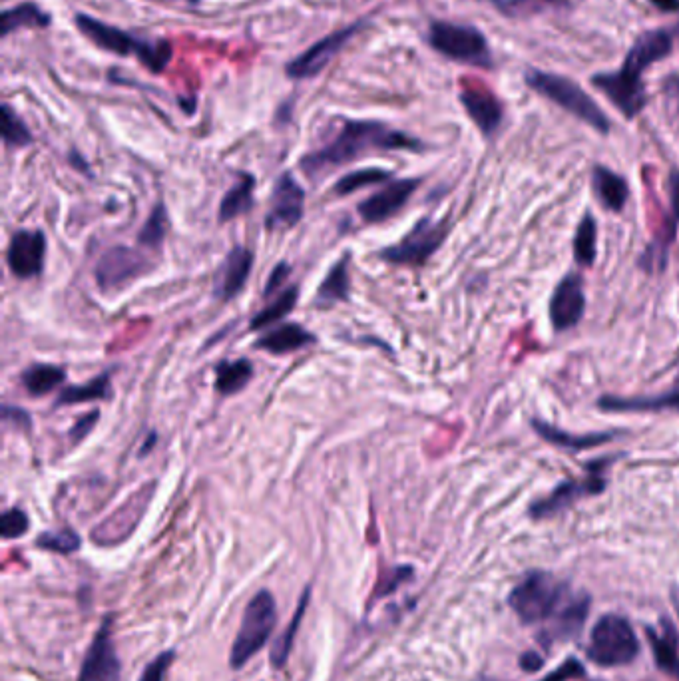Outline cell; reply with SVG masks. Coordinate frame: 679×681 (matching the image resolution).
<instances>
[{
    "instance_id": "6da1fadb",
    "label": "cell",
    "mask_w": 679,
    "mask_h": 681,
    "mask_svg": "<svg viewBox=\"0 0 679 681\" xmlns=\"http://www.w3.org/2000/svg\"><path fill=\"white\" fill-rule=\"evenodd\" d=\"M676 32L672 28H654L642 32L630 46L624 64L612 72H598L590 84L598 88L626 120H634L648 104V92L642 74L656 62L674 52Z\"/></svg>"
},
{
    "instance_id": "7a4b0ae2",
    "label": "cell",
    "mask_w": 679,
    "mask_h": 681,
    "mask_svg": "<svg viewBox=\"0 0 679 681\" xmlns=\"http://www.w3.org/2000/svg\"><path fill=\"white\" fill-rule=\"evenodd\" d=\"M375 150L423 152L425 144L419 138H413L401 130H393L391 126L377 120H345L339 134L327 146L303 156L299 164L309 176H317Z\"/></svg>"
},
{
    "instance_id": "3957f363",
    "label": "cell",
    "mask_w": 679,
    "mask_h": 681,
    "mask_svg": "<svg viewBox=\"0 0 679 681\" xmlns=\"http://www.w3.org/2000/svg\"><path fill=\"white\" fill-rule=\"evenodd\" d=\"M74 26L96 48L122 58L132 56L152 74L164 72L174 56V48L166 38L138 36L134 32L106 24L86 12L74 14Z\"/></svg>"
},
{
    "instance_id": "277c9868",
    "label": "cell",
    "mask_w": 679,
    "mask_h": 681,
    "mask_svg": "<svg viewBox=\"0 0 679 681\" xmlns=\"http://www.w3.org/2000/svg\"><path fill=\"white\" fill-rule=\"evenodd\" d=\"M524 84L534 90L536 94L544 96L546 100L554 102L574 118L582 120L590 128H594L600 134H610L612 124L606 112L598 106V102L584 92L580 84H576L572 78L556 74V72H546L538 68H526L524 72Z\"/></svg>"
},
{
    "instance_id": "5b68a950",
    "label": "cell",
    "mask_w": 679,
    "mask_h": 681,
    "mask_svg": "<svg viewBox=\"0 0 679 681\" xmlns=\"http://www.w3.org/2000/svg\"><path fill=\"white\" fill-rule=\"evenodd\" d=\"M427 42L435 52L454 62L470 64L484 70L494 68V56L490 52L488 38L476 26L449 20H433L429 24Z\"/></svg>"
},
{
    "instance_id": "8992f818",
    "label": "cell",
    "mask_w": 679,
    "mask_h": 681,
    "mask_svg": "<svg viewBox=\"0 0 679 681\" xmlns=\"http://www.w3.org/2000/svg\"><path fill=\"white\" fill-rule=\"evenodd\" d=\"M277 620L275 600L267 590H261L251 598L243 612L241 628L231 646L229 664L239 670L251 656H255L269 640Z\"/></svg>"
},
{
    "instance_id": "52a82bcc",
    "label": "cell",
    "mask_w": 679,
    "mask_h": 681,
    "mask_svg": "<svg viewBox=\"0 0 679 681\" xmlns=\"http://www.w3.org/2000/svg\"><path fill=\"white\" fill-rule=\"evenodd\" d=\"M640 652L632 626L620 616H604L592 630L588 656L592 662L614 668L630 664Z\"/></svg>"
},
{
    "instance_id": "ba28073f",
    "label": "cell",
    "mask_w": 679,
    "mask_h": 681,
    "mask_svg": "<svg viewBox=\"0 0 679 681\" xmlns=\"http://www.w3.org/2000/svg\"><path fill=\"white\" fill-rule=\"evenodd\" d=\"M620 456H606L598 458L588 464V474L584 478H574V480H564L560 482L548 496L536 500L530 506V516L532 518H548L564 508H570L576 500L586 498V496H596L606 490V468H610L612 462H616Z\"/></svg>"
},
{
    "instance_id": "9c48e42d",
    "label": "cell",
    "mask_w": 679,
    "mask_h": 681,
    "mask_svg": "<svg viewBox=\"0 0 679 681\" xmlns=\"http://www.w3.org/2000/svg\"><path fill=\"white\" fill-rule=\"evenodd\" d=\"M367 24L369 20L361 18L323 36L321 40L311 44L307 50L297 54L293 60H289L285 64V74L291 80H311L319 76L331 64V60L347 46V42L355 38L361 30H365Z\"/></svg>"
},
{
    "instance_id": "30bf717a",
    "label": "cell",
    "mask_w": 679,
    "mask_h": 681,
    "mask_svg": "<svg viewBox=\"0 0 679 681\" xmlns=\"http://www.w3.org/2000/svg\"><path fill=\"white\" fill-rule=\"evenodd\" d=\"M562 594L564 588L554 576L532 572L512 590L510 606L524 622H540L556 610Z\"/></svg>"
},
{
    "instance_id": "8fae6325",
    "label": "cell",
    "mask_w": 679,
    "mask_h": 681,
    "mask_svg": "<svg viewBox=\"0 0 679 681\" xmlns=\"http://www.w3.org/2000/svg\"><path fill=\"white\" fill-rule=\"evenodd\" d=\"M449 235L447 220H421L395 245L381 251V259L395 265H423Z\"/></svg>"
},
{
    "instance_id": "7c38bea8",
    "label": "cell",
    "mask_w": 679,
    "mask_h": 681,
    "mask_svg": "<svg viewBox=\"0 0 679 681\" xmlns=\"http://www.w3.org/2000/svg\"><path fill=\"white\" fill-rule=\"evenodd\" d=\"M150 269L148 257L132 247H112L108 249L96 265V281L102 291H114L126 283L142 277Z\"/></svg>"
},
{
    "instance_id": "4fadbf2b",
    "label": "cell",
    "mask_w": 679,
    "mask_h": 681,
    "mask_svg": "<svg viewBox=\"0 0 679 681\" xmlns=\"http://www.w3.org/2000/svg\"><path fill=\"white\" fill-rule=\"evenodd\" d=\"M586 309V293L584 281L578 273H568L556 285L552 299H550V321L554 331H568L574 329Z\"/></svg>"
},
{
    "instance_id": "5bb4252c",
    "label": "cell",
    "mask_w": 679,
    "mask_h": 681,
    "mask_svg": "<svg viewBox=\"0 0 679 681\" xmlns=\"http://www.w3.org/2000/svg\"><path fill=\"white\" fill-rule=\"evenodd\" d=\"M305 208V192L297 184V180L285 172L275 182L271 194V210L265 218L267 229H289L295 227L303 218Z\"/></svg>"
},
{
    "instance_id": "9a60e30c",
    "label": "cell",
    "mask_w": 679,
    "mask_h": 681,
    "mask_svg": "<svg viewBox=\"0 0 679 681\" xmlns=\"http://www.w3.org/2000/svg\"><path fill=\"white\" fill-rule=\"evenodd\" d=\"M46 239L42 231H16L8 243L6 261L10 271L20 279L36 277L44 267Z\"/></svg>"
},
{
    "instance_id": "2e32d148",
    "label": "cell",
    "mask_w": 679,
    "mask_h": 681,
    "mask_svg": "<svg viewBox=\"0 0 679 681\" xmlns=\"http://www.w3.org/2000/svg\"><path fill=\"white\" fill-rule=\"evenodd\" d=\"M120 680V660L112 642V622L110 618L102 624L96 638L92 640L88 654L82 664L78 681H118Z\"/></svg>"
},
{
    "instance_id": "e0dca14e",
    "label": "cell",
    "mask_w": 679,
    "mask_h": 681,
    "mask_svg": "<svg viewBox=\"0 0 679 681\" xmlns=\"http://www.w3.org/2000/svg\"><path fill=\"white\" fill-rule=\"evenodd\" d=\"M419 184L421 180H413V178L389 182L381 192L373 194L369 200L359 204V216L367 224H381L393 218L405 208V204L415 194Z\"/></svg>"
},
{
    "instance_id": "ac0fdd59",
    "label": "cell",
    "mask_w": 679,
    "mask_h": 681,
    "mask_svg": "<svg viewBox=\"0 0 679 681\" xmlns=\"http://www.w3.org/2000/svg\"><path fill=\"white\" fill-rule=\"evenodd\" d=\"M152 486L142 488L132 500H128L122 508H118L108 520H104L94 532L92 538L98 544H116L122 542L126 536L132 534V530L138 526L142 514L146 512V506L152 496Z\"/></svg>"
},
{
    "instance_id": "d6986e66",
    "label": "cell",
    "mask_w": 679,
    "mask_h": 681,
    "mask_svg": "<svg viewBox=\"0 0 679 681\" xmlns=\"http://www.w3.org/2000/svg\"><path fill=\"white\" fill-rule=\"evenodd\" d=\"M458 98H460V104L464 106L468 118L482 132V136L490 138L498 132L502 118H504V108H502L500 100L490 90L466 84L460 90Z\"/></svg>"
},
{
    "instance_id": "ffe728a7",
    "label": "cell",
    "mask_w": 679,
    "mask_h": 681,
    "mask_svg": "<svg viewBox=\"0 0 679 681\" xmlns=\"http://www.w3.org/2000/svg\"><path fill=\"white\" fill-rule=\"evenodd\" d=\"M596 407L604 413H666L679 411V375L670 387V391L662 395L648 397H614L606 395L598 399Z\"/></svg>"
},
{
    "instance_id": "44dd1931",
    "label": "cell",
    "mask_w": 679,
    "mask_h": 681,
    "mask_svg": "<svg viewBox=\"0 0 679 681\" xmlns=\"http://www.w3.org/2000/svg\"><path fill=\"white\" fill-rule=\"evenodd\" d=\"M668 190H670V206H672V212H670V220H668V226L666 229H662L660 237L648 247V251L642 255V267L650 273H658V271H664L666 269V263H668V251H670V245L676 237V231H678L679 226V170H672L670 172V178H668Z\"/></svg>"
},
{
    "instance_id": "7402d4cb",
    "label": "cell",
    "mask_w": 679,
    "mask_h": 681,
    "mask_svg": "<svg viewBox=\"0 0 679 681\" xmlns=\"http://www.w3.org/2000/svg\"><path fill=\"white\" fill-rule=\"evenodd\" d=\"M530 425L546 443H550L558 449H566V451H588V449L604 447L618 437V433H614V431L590 433V435H572V433H566V431H562V429H558L550 423H544L542 419H532Z\"/></svg>"
},
{
    "instance_id": "603a6c76",
    "label": "cell",
    "mask_w": 679,
    "mask_h": 681,
    "mask_svg": "<svg viewBox=\"0 0 679 681\" xmlns=\"http://www.w3.org/2000/svg\"><path fill=\"white\" fill-rule=\"evenodd\" d=\"M253 265V253L245 249L243 245H235L224 261L220 281L216 285V295L218 299L229 301L233 299L245 285L249 271Z\"/></svg>"
},
{
    "instance_id": "cb8c5ba5",
    "label": "cell",
    "mask_w": 679,
    "mask_h": 681,
    "mask_svg": "<svg viewBox=\"0 0 679 681\" xmlns=\"http://www.w3.org/2000/svg\"><path fill=\"white\" fill-rule=\"evenodd\" d=\"M592 188L598 202L610 212H622L630 200L628 182L606 166H594Z\"/></svg>"
},
{
    "instance_id": "d4e9b609",
    "label": "cell",
    "mask_w": 679,
    "mask_h": 681,
    "mask_svg": "<svg viewBox=\"0 0 679 681\" xmlns=\"http://www.w3.org/2000/svg\"><path fill=\"white\" fill-rule=\"evenodd\" d=\"M315 341H317L315 335H311L301 325L285 323V325H279V327L267 331L263 337H259L253 343V347L267 351V353H273V355H285V353L297 351L301 347L313 345Z\"/></svg>"
},
{
    "instance_id": "484cf974",
    "label": "cell",
    "mask_w": 679,
    "mask_h": 681,
    "mask_svg": "<svg viewBox=\"0 0 679 681\" xmlns=\"http://www.w3.org/2000/svg\"><path fill=\"white\" fill-rule=\"evenodd\" d=\"M52 24L50 12L42 10L36 2H20L6 10H2L0 20V38L10 36L20 28H48Z\"/></svg>"
},
{
    "instance_id": "4316f807",
    "label": "cell",
    "mask_w": 679,
    "mask_h": 681,
    "mask_svg": "<svg viewBox=\"0 0 679 681\" xmlns=\"http://www.w3.org/2000/svg\"><path fill=\"white\" fill-rule=\"evenodd\" d=\"M347 259L349 255H343L327 273L321 287L317 289L315 303L323 309L347 301L349 299V271H347Z\"/></svg>"
},
{
    "instance_id": "83f0119b",
    "label": "cell",
    "mask_w": 679,
    "mask_h": 681,
    "mask_svg": "<svg viewBox=\"0 0 679 681\" xmlns=\"http://www.w3.org/2000/svg\"><path fill=\"white\" fill-rule=\"evenodd\" d=\"M253 190H255V178L247 172H241L237 184L227 192L220 204L222 224L235 220L237 216H243L245 212L253 208Z\"/></svg>"
},
{
    "instance_id": "f1b7e54d",
    "label": "cell",
    "mask_w": 679,
    "mask_h": 681,
    "mask_svg": "<svg viewBox=\"0 0 679 681\" xmlns=\"http://www.w3.org/2000/svg\"><path fill=\"white\" fill-rule=\"evenodd\" d=\"M253 377V365L247 359L222 361L216 367V389L220 395L229 397L239 393Z\"/></svg>"
},
{
    "instance_id": "f546056e",
    "label": "cell",
    "mask_w": 679,
    "mask_h": 681,
    "mask_svg": "<svg viewBox=\"0 0 679 681\" xmlns=\"http://www.w3.org/2000/svg\"><path fill=\"white\" fill-rule=\"evenodd\" d=\"M66 373L54 365H32L22 373V385L32 397H42L60 387Z\"/></svg>"
},
{
    "instance_id": "4dcf8cb0",
    "label": "cell",
    "mask_w": 679,
    "mask_h": 681,
    "mask_svg": "<svg viewBox=\"0 0 679 681\" xmlns=\"http://www.w3.org/2000/svg\"><path fill=\"white\" fill-rule=\"evenodd\" d=\"M482 2H488L508 18H526L546 10H564L570 6V0H482Z\"/></svg>"
},
{
    "instance_id": "1f68e13d",
    "label": "cell",
    "mask_w": 679,
    "mask_h": 681,
    "mask_svg": "<svg viewBox=\"0 0 679 681\" xmlns=\"http://www.w3.org/2000/svg\"><path fill=\"white\" fill-rule=\"evenodd\" d=\"M106 399H110V373L108 371L100 375L98 379H92L86 385L64 389L54 405L62 407V405H78V403H88V401H106Z\"/></svg>"
},
{
    "instance_id": "d6a6232c",
    "label": "cell",
    "mask_w": 679,
    "mask_h": 681,
    "mask_svg": "<svg viewBox=\"0 0 679 681\" xmlns=\"http://www.w3.org/2000/svg\"><path fill=\"white\" fill-rule=\"evenodd\" d=\"M596 237L598 227L590 214H586L576 227L574 235V259L582 267H590L596 259Z\"/></svg>"
},
{
    "instance_id": "836d02e7",
    "label": "cell",
    "mask_w": 679,
    "mask_h": 681,
    "mask_svg": "<svg viewBox=\"0 0 679 681\" xmlns=\"http://www.w3.org/2000/svg\"><path fill=\"white\" fill-rule=\"evenodd\" d=\"M297 297H299V287L297 285H291L287 287L271 305H267L259 315H255L251 319V325L249 329H263L267 325H273L275 321H279L281 317L289 315L297 303Z\"/></svg>"
},
{
    "instance_id": "e575fe53",
    "label": "cell",
    "mask_w": 679,
    "mask_h": 681,
    "mask_svg": "<svg viewBox=\"0 0 679 681\" xmlns=\"http://www.w3.org/2000/svg\"><path fill=\"white\" fill-rule=\"evenodd\" d=\"M2 140L6 148H26L32 144V132L24 120L12 110L10 104H2Z\"/></svg>"
},
{
    "instance_id": "d590c367",
    "label": "cell",
    "mask_w": 679,
    "mask_h": 681,
    "mask_svg": "<svg viewBox=\"0 0 679 681\" xmlns=\"http://www.w3.org/2000/svg\"><path fill=\"white\" fill-rule=\"evenodd\" d=\"M391 180V172L387 170H381V168H367V170H357V172H351L347 176H343L337 186H335V194L337 196H347V194H353L361 188H367V186H375V184H383V182H389Z\"/></svg>"
},
{
    "instance_id": "8d00e7d4",
    "label": "cell",
    "mask_w": 679,
    "mask_h": 681,
    "mask_svg": "<svg viewBox=\"0 0 679 681\" xmlns=\"http://www.w3.org/2000/svg\"><path fill=\"white\" fill-rule=\"evenodd\" d=\"M168 212H166V206L160 202L154 212L150 214V218L146 220V224L142 227L140 235H138V241L140 245H146L150 249H158L164 239H166V233H168Z\"/></svg>"
},
{
    "instance_id": "74e56055",
    "label": "cell",
    "mask_w": 679,
    "mask_h": 681,
    "mask_svg": "<svg viewBox=\"0 0 679 681\" xmlns=\"http://www.w3.org/2000/svg\"><path fill=\"white\" fill-rule=\"evenodd\" d=\"M307 602H309V590H307L305 596L301 598L299 608H297V612H295V616H293L289 628L283 632V636H281V638L275 642V646H273L271 662H273V666H275L277 670L283 668V664H285L287 658H289V652H291V646H293V640H295V632H297V628H299V624H301V618H303V614H305V610H307Z\"/></svg>"
},
{
    "instance_id": "f35d334b",
    "label": "cell",
    "mask_w": 679,
    "mask_h": 681,
    "mask_svg": "<svg viewBox=\"0 0 679 681\" xmlns=\"http://www.w3.org/2000/svg\"><path fill=\"white\" fill-rule=\"evenodd\" d=\"M36 544L44 550L58 552V554H70L80 548V538L72 530H58V532H44L38 536Z\"/></svg>"
},
{
    "instance_id": "ab89813d",
    "label": "cell",
    "mask_w": 679,
    "mask_h": 681,
    "mask_svg": "<svg viewBox=\"0 0 679 681\" xmlns=\"http://www.w3.org/2000/svg\"><path fill=\"white\" fill-rule=\"evenodd\" d=\"M650 640H652V648H654V656H656L658 666L664 672H670L674 676H679V660L674 646L668 644L662 636H656V634H652Z\"/></svg>"
},
{
    "instance_id": "60d3db41",
    "label": "cell",
    "mask_w": 679,
    "mask_h": 681,
    "mask_svg": "<svg viewBox=\"0 0 679 681\" xmlns=\"http://www.w3.org/2000/svg\"><path fill=\"white\" fill-rule=\"evenodd\" d=\"M28 530V516L20 508L6 510L0 520V532L2 538H18Z\"/></svg>"
},
{
    "instance_id": "b9f144b4",
    "label": "cell",
    "mask_w": 679,
    "mask_h": 681,
    "mask_svg": "<svg viewBox=\"0 0 679 681\" xmlns=\"http://www.w3.org/2000/svg\"><path fill=\"white\" fill-rule=\"evenodd\" d=\"M174 658H176V654H174V650H170V652H164L162 656H158L148 668H146V672L142 674V678H140V681H164V678H166V674H168V668H170V664L174 662Z\"/></svg>"
},
{
    "instance_id": "7bdbcfd3",
    "label": "cell",
    "mask_w": 679,
    "mask_h": 681,
    "mask_svg": "<svg viewBox=\"0 0 679 681\" xmlns=\"http://www.w3.org/2000/svg\"><path fill=\"white\" fill-rule=\"evenodd\" d=\"M98 417H100V413H98V411H92V413L84 415L82 419H78V423L70 429V439H72V443L84 441V439L90 435V431L96 427Z\"/></svg>"
},
{
    "instance_id": "ee69618b",
    "label": "cell",
    "mask_w": 679,
    "mask_h": 681,
    "mask_svg": "<svg viewBox=\"0 0 679 681\" xmlns=\"http://www.w3.org/2000/svg\"><path fill=\"white\" fill-rule=\"evenodd\" d=\"M2 421L6 425H14L18 429H30L32 427V419L26 411L18 409V407H10V405H2Z\"/></svg>"
},
{
    "instance_id": "f6af8a7d",
    "label": "cell",
    "mask_w": 679,
    "mask_h": 681,
    "mask_svg": "<svg viewBox=\"0 0 679 681\" xmlns=\"http://www.w3.org/2000/svg\"><path fill=\"white\" fill-rule=\"evenodd\" d=\"M291 273V267L285 263V261H281V263H277L275 265V269L271 271V275H269V281H267V285H265V289H263V295L265 297H269L271 293H275L277 291V287L287 279V275Z\"/></svg>"
},
{
    "instance_id": "bcb514c9",
    "label": "cell",
    "mask_w": 679,
    "mask_h": 681,
    "mask_svg": "<svg viewBox=\"0 0 679 681\" xmlns=\"http://www.w3.org/2000/svg\"><path fill=\"white\" fill-rule=\"evenodd\" d=\"M580 674H584L582 668H580V664H578V662H568V664H564L556 674H552L550 678H546L544 681H566L570 680V678H576V676H580Z\"/></svg>"
},
{
    "instance_id": "7dc6e473",
    "label": "cell",
    "mask_w": 679,
    "mask_h": 681,
    "mask_svg": "<svg viewBox=\"0 0 679 681\" xmlns=\"http://www.w3.org/2000/svg\"><path fill=\"white\" fill-rule=\"evenodd\" d=\"M652 6H656L660 12L679 14V0H648Z\"/></svg>"
},
{
    "instance_id": "c3c4849f",
    "label": "cell",
    "mask_w": 679,
    "mask_h": 681,
    "mask_svg": "<svg viewBox=\"0 0 679 681\" xmlns=\"http://www.w3.org/2000/svg\"><path fill=\"white\" fill-rule=\"evenodd\" d=\"M520 664H522V668H524L526 672H536V670H540L542 660H540L534 652H530V654H524V656H522Z\"/></svg>"
},
{
    "instance_id": "681fc988",
    "label": "cell",
    "mask_w": 679,
    "mask_h": 681,
    "mask_svg": "<svg viewBox=\"0 0 679 681\" xmlns=\"http://www.w3.org/2000/svg\"><path fill=\"white\" fill-rule=\"evenodd\" d=\"M68 160H70V164H72L76 170H82L84 174H88V164L84 162V158H82V156H80L76 150H72V152H70Z\"/></svg>"
},
{
    "instance_id": "f907efd6",
    "label": "cell",
    "mask_w": 679,
    "mask_h": 681,
    "mask_svg": "<svg viewBox=\"0 0 679 681\" xmlns=\"http://www.w3.org/2000/svg\"><path fill=\"white\" fill-rule=\"evenodd\" d=\"M672 96L676 100V108H678V118H679V82H676V86L672 88Z\"/></svg>"
},
{
    "instance_id": "816d5d0a",
    "label": "cell",
    "mask_w": 679,
    "mask_h": 681,
    "mask_svg": "<svg viewBox=\"0 0 679 681\" xmlns=\"http://www.w3.org/2000/svg\"><path fill=\"white\" fill-rule=\"evenodd\" d=\"M156 443V435H150V441H148V445L142 449V454L148 453L150 451V447Z\"/></svg>"
},
{
    "instance_id": "f5cc1de1",
    "label": "cell",
    "mask_w": 679,
    "mask_h": 681,
    "mask_svg": "<svg viewBox=\"0 0 679 681\" xmlns=\"http://www.w3.org/2000/svg\"><path fill=\"white\" fill-rule=\"evenodd\" d=\"M188 2H200V0H188Z\"/></svg>"
}]
</instances>
